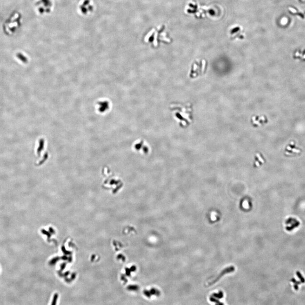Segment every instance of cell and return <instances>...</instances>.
Instances as JSON below:
<instances>
[{
	"label": "cell",
	"mask_w": 305,
	"mask_h": 305,
	"mask_svg": "<svg viewBox=\"0 0 305 305\" xmlns=\"http://www.w3.org/2000/svg\"><path fill=\"white\" fill-rule=\"evenodd\" d=\"M300 222L298 221L297 222L294 223V224H291V225L290 226H286V230L288 231H292V230L294 229V228L299 226H300Z\"/></svg>",
	"instance_id": "5b68a950"
},
{
	"label": "cell",
	"mask_w": 305,
	"mask_h": 305,
	"mask_svg": "<svg viewBox=\"0 0 305 305\" xmlns=\"http://www.w3.org/2000/svg\"><path fill=\"white\" fill-rule=\"evenodd\" d=\"M210 300L211 301L215 302L217 304H221V303H220V302H219V301H217V300L215 299V298H212V297L211 298Z\"/></svg>",
	"instance_id": "8fae6325"
},
{
	"label": "cell",
	"mask_w": 305,
	"mask_h": 305,
	"mask_svg": "<svg viewBox=\"0 0 305 305\" xmlns=\"http://www.w3.org/2000/svg\"><path fill=\"white\" fill-rule=\"evenodd\" d=\"M294 289L295 290H298L299 289V286H298V285L297 284H294Z\"/></svg>",
	"instance_id": "4fadbf2b"
},
{
	"label": "cell",
	"mask_w": 305,
	"mask_h": 305,
	"mask_svg": "<svg viewBox=\"0 0 305 305\" xmlns=\"http://www.w3.org/2000/svg\"><path fill=\"white\" fill-rule=\"evenodd\" d=\"M303 1H304V0H303Z\"/></svg>",
	"instance_id": "5bb4252c"
},
{
	"label": "cell",
	"mask_w": 305,
	"mask_h": 305,
	"mask_svg": "<svg viewBox=\"0 0 305 305\" xmlns=\"http://www.w3.org/2000/svg\"><path fill=\"white\" fill-rule=\"evenodd\" d=\"M296 274H297V276L298 277V278H299V279H300V280H301V282L302 283H304L305 282V279L304 278L303 276H302L301 274L300 273V272L298 271H297V272H296Z\"/></svg>",
	"instance_id": "52a82bcc"
},
{
	"label": "cell",
	"mask_w": 305,
	"mask_h": 305,
	"mask_svg": "<svg viewBox=\"0 0 305 305\" xmlns=\"http://www.w3.org/2000/svg\"><path fill=\"white\" fill-rule=\"evenodd\" d=\"M214 296H215L216 298H223V292L220 291V292H219V293H217V294H214Z\"/></svg>",
	"instance_id": "9c48e42d"
},
{
	"label": "cell",
	"mask_w": 305,
	"mask_h": 305,
	"mask_svg": "<svg viewBox=\"0 0 305 305\" xmlns=\"http://www.w3.org/2000/svg\"><path fill=\"white\" fill-rule=\"evenodd\" d=\"M235 270V267L233 266H229V267H227L226 269H224L223 270L221 273H220L217 276L215 277L214 279H213L212 280L209 281V282L207 283L206 284L207 286H210L216 283L219 280L221 279V277L223 276H224L225 274H227V273H232V272H234Z\"/></svg>",
	"instance_id": "3957f363"
},
{
	"label": "cell",
	"mask_w": 305,
	"mask_h": 305,
	"mask_svg": "<svg viewBox=\"0 0 305 305\" xmlns=\"http://www.w3.org/2000/svg\"><path fill=\"white\" fill-rule=\"evenodd\" d=\"M291 281L292 282H293L294 284H297L298 285H300L301 284V282L299 281H297L294 278H292L291 280Z\"/></svg>",
	"instance_id": "30bf717a"
},
{
	"label": "cell",
	"mask_w": 305,
	"mask_h": 305,
	"mask_svg": "<svg viewBox=\"0 0 305 305\" xmlns=\"http://www.w3.org/2000/svg\"><path fill=\"white\" fill-rule=\"evenodd\" d=\"M289 10H290V11H291V12H292V13H296V12H297V11H296V10H295V9H294L292 8H289Z\"/></svg>",
	"instance_id": "7c38bea8"
},
{
	"label": "cell",
	"mask_w": 305,
	"mask_h": 305,
	"mask_svg": "<svg viewBox=\"0 0 305 305\" xmlns=\"http://www.w3.org/2000/svg\"><path fill=\"white\" fill-rule=\"evenodd\" d=\"M96 5L92 0H81L78 5V11L81 16H91L96 10Z\"/></svg>",
	"instance_id": "6da1fadb"
},
{
	"label": "cell",
	"mask_w": 305,
	"mask_h": 305,
	"mask_svg": "<svg viewBox=\"0 0 305 305\" xmlns=\"http://www.w3.org/2000/svg\"><path fill=\"white\" fill-rule=\"evenodd\" d=\"M37 13L42 16H46L53 11L54 4L52 0H37L35 4Z\"/></svg>",
	"instance_id": "7a4b0ae2"
},
{
	"label": "cell",
	"mask_w": 305,
	"mask_h": 305,
	"mask_svg": "<svg viewBox=\"0 0 305 305\" xmlns=\"http://www.w3.org/2000/svg\"><path fill=\"white\" fill-rule=\"evenodd\" d=\"M297 220L296 219L293 218H289L286 221V224H292L295 222H297Z\"/></svg>",
	"instance_id": "ba28073f"
},
{
	"label": "cell",
	"mask_w": 305,
	"mask_h": 305,
	"mask_svg": "<svg viewBox=\"0 0 305 305\" xmlns=\"http://www.w3.org/2000/svg\"><path fill=\"white\" fill-rule=\"evenodd\" d=\"M286 153L288 156H291V155L300 154L301 153V150L296 147L294 142H291L286 147Z\"/></svg>",
	"instance_id": "277c9868"
},
{
	"label": "cell",
	"mask_w": 305,
	"mask_h": 305,
	"mask_svg": "<svg viewBox=\"0 0 305 305\" xmlns=\"http://www.w3.org/2000/svg\"><path fill=\"white\" fill-rule=\"evenodd\" d=\"M17 56L18 57V58L20 59V60H21L22 61L24 62H26L27 59L24 56L22 55V54L21 53L18 54L17 55Z\"/></svg>",
	"instance_id": "8992f818"
}]
</instances>
